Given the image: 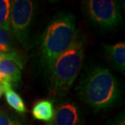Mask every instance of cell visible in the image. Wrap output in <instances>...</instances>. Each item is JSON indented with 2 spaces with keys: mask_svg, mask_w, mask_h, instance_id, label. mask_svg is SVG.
<instances>
[{
  "mask_svg": "<svg viewBox=\"0 0 125 125\" xmlns=\"http://www.w3.org/2000/svg\"><path fill=\"white\" fill-rule=\"evenodd\" d=\"M2 87L3 89V93L5 94L7 102L9 106L18 113H25L27 109L22 97L16 92H15L12 89V87L9 84H3V85H2Z\"/></svg>",
  "mask_w": 125,
  "mask_h": 125,
  "instance_id": "cell-10",
  "label": "cell"
},
{
  "mask_svg": "<svg viewBox=\"0 0 125 125\" xmlns=\"http://www.w3.org/2000/svg\"><path fill=\"white\" fill-rule=\"evenodd\" d=\"M105 54L110 62L117 71L124 74L125 72V44L124 42L109 45L103 44Z\"/></svg>",
  "mask_w": 125,
  "mask_h": 125,
  "instance_id": "cell-8",
  "label": "cell"
},
{
  "mask_svg": "<svg viewBox=\"0 0 125 125\" xmlns=\"http://www.w3.org/2000/svg\"><path fill=\"white\" fill-rule=\"evenodd\" d=\"M10 53H5V52H2L0 51V61H2V59L7 58L9 56Z\"/></svg>",
  "mask_w": 125,
  "mask_h": 125,
  "instance_id": "cell-15",
  "label": "cell"
},
{
  "mask_svg": "<svg viewBox=\"0 0 125 125\" xmlns=\"http://www.w3.org/2000/svg\"><path fill=\"white\" fill-rule=\"evenodd\" d=\"M2 94H3V89H2V85L0 84V97H1V96L2 95Z\"/></svg>",
  "mask_w": 125,
  "mask_h": 125,
  "instance_id": "cell-16",
  "label": "cell"
},
{
  "mask_svg": "<svg viewBox=\"0 0 125 125\" xmlns=\"http://www.w3.org/2000/svg\"><path fill=\"white\" fill-rule=\"evenodd\" d=\"M109 125H125V119H124V114H121L117 117V118L110 123Z\"/></svg>",
  "mask_w": 125,
  "mask_h": 125,
  "instance_id": "cell-14",
  "label": "cell"
},
{
  "mask_svg": "<svg viewBox=\"0 0 125 125\" xmlns=\"http://www.w3.org/2000/svg\"><path fill=\"white\" fill-rule=\"evenodd\" d=\"M13 34L10 29L0 28V51L5 53L15 52Z\"/></svg>",
  "mask_w": 125,
  "mask_h": 125,
  "instance_id": "cell-11",
  "label": "cell"
},
{
  "mask_svg": "<svg viewBox=\"0 0 125 125\" xmlns=\"http://www.w3.org/2000/svg\"><path fill=\"white\" fill-rule=\"evenodd\" d=\"M0 125H22L16 118L4 111H0Z\"/></svg>",
  "mask_w": 125,
  "mask_h": 125,
  "instance_id": "cell-13",
  "label": "cell"
},
{
  "mask_svg": "<svg viewBox=\"0 0 125 125\" xmlns=\"http://www.w3.org/2000/svg\"><path fill=\"white\" fill-rule=\"evenodd\" d=\"M77 37L76 19L73 15L61 12L54 16L42 36V63L51 71L56 59L72 46Z\"/></svg>",
  "mask_w": 125,
  "mask_h": 125,
  "instance_id": "cell-2",
  "label": "cell"
},
{
  "mask_svg": "<svg viewBox=\"0 0 125 125\" xmlns=\"http://www.w3.org/2000/svg\"><path fill=\"white\" fill-rule=\"evenodd\" d=\"M76 90L80 98L95 111L110 108L120 95L116 77L101 66L94 67L84 75Z\"/></svg>",
  "mask_w": 125,
  "mask_h": 125,
  "instance_id": "cell-1",
  "label": "cell"
},
{
  "mask_svg": "<svg viewBox=\"0 0 125 125\" xmlns=\"http://www.w3.org/2000/svg\"><path fill=\"white\" fill-rule=\"evenodd\" d=\"M34 13V3L29 0L12 1L9 29L20 43L25 45Z\"/></svg>",
  "mask_w": 125,
  "mask_h": 125,
  "instance_id": "cell-4",
  "label": "cell"
},
{
  "mask_svg": "<svg viewBox=\"0 0 125 125\" xmlns=\"http://www.w3.org/2000/svg\"><path fill=\"white\" fill-rule=\"evenodd\" d=\"M86 7L89 18L100 28H115L122 21L120 7L114 0H89Z\"/></svg>",
  "mask_w": 125,
  "mask_h": 125,
  "instance_id": "cell-5",
  "label": "cell"
},
{
  "mask_svg": "<svg viewBox=\"0 0 125 125\" xmlns=\"http://www.w3.org/2000/svg\"><path fill=\"white\" fill-rule=\"evenodd\" d=\"M84 58V41L77 37L70 48L62 54L51 70L50 90L54 96H62L71 89L79 75Z\"/></svg>",
  "mask_w": 125,
  "mask_h": 125,
  "instance_id": "cell-3",
  "label": "cell"
},
{
  "mask_svg": "<svg viewBox=\"0 0 125 125\" xmlns=\"http://www.w3.org/2000/svg\"><path fill=\"white\" fill-rule=\"evenodd\" d=\"M12 1L0 0V28L9 29Z\"/></svg>",
  "mask_w": 125,
  "mask_h": 125,
  "instance_id": "cell-12",
  "label": "cell"
},
{
  "mask_svg": "<svg viewBox=\"0 0 125 125\" xmlns=\"http://www.w3.org/2000/svg\"><path fill=\"white\" fill-rule=\"evenodd\" d=\"M23 62L16 51L10 53L7 58L0 61V84L11 87L18 84L21 80Z\"/></svg>",
  "mask_w": 125,
  "mask_h": 125,
  "instance_id": "cell-6",
  "label": "cell"
},
{
  "mask_svg": "<svg viewBox=\"0 0 125 125\" xmlns=\"http://www.w3.org/2000/svg\"><path fill=\"white\" fill-rule=\"evenodd\" d=\"M80 121L78 106L71 102H64L56 107L53 118L46 125H79Z\"/></svg>",
  "mask_w": 125,
  "mask_h": 125,
  "instance_id": "cell-7",
  "label": "cell"
},
{
  "mask_svg": "<svg viewBox=\"0 0 125 125\" xmlns=\"http://www.w3.org/2000/svg\"><path fill=\"white\" fill-rule=\"evenodd\" d=\"M54 106L49 100H40L37 102L32 110V116L37 120L49 123L54 116Z\"/></svg>",
  "mask_w": 125,
  "mask_h": 125,
  "instance_id": "cell-9",
  "label": "cell"
}]
</instances>
